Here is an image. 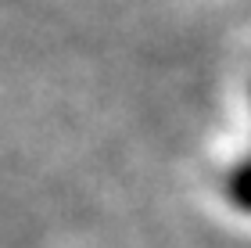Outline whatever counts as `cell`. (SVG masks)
Segmentation results:
<instances>
[{
	"label": "cell",
	"instance_id": "cell-1",
	"mask_svg": "<svg viewBox=\"0 0 251 248\" xmlns=\"http://www.w3.org/2000/svg\"><path fill=\"white\" fill-rule=\"evenodd\" d=\"M226 198H230L237 209L251 212V159L241 162L230 176H226Z\"/></svg>",
	"mask_w": 251,
	"mask_h": 248
}]
</instances>
